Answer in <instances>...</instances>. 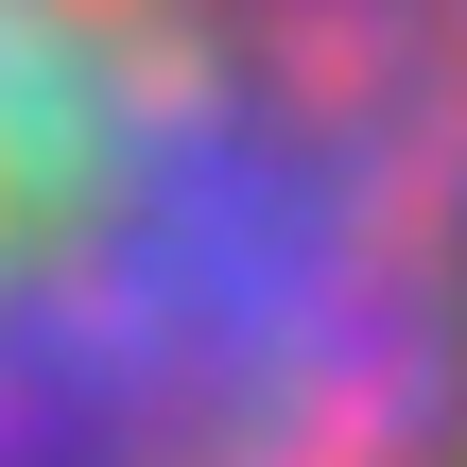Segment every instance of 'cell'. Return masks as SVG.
<instances>
[{"instance_id":"obj_1","label":"cell","mask_w":467,"mask_h":467,"mask_svg":"<svg viewBox=\"0 0 467 467\" xmlns=\"http://www.w3.org/2000/svg\"><path fill=\"white\" fill-rule=\"evenodd\" d=\"M0 467H467V0H0Z\"/></svg>"}]
</instances>
